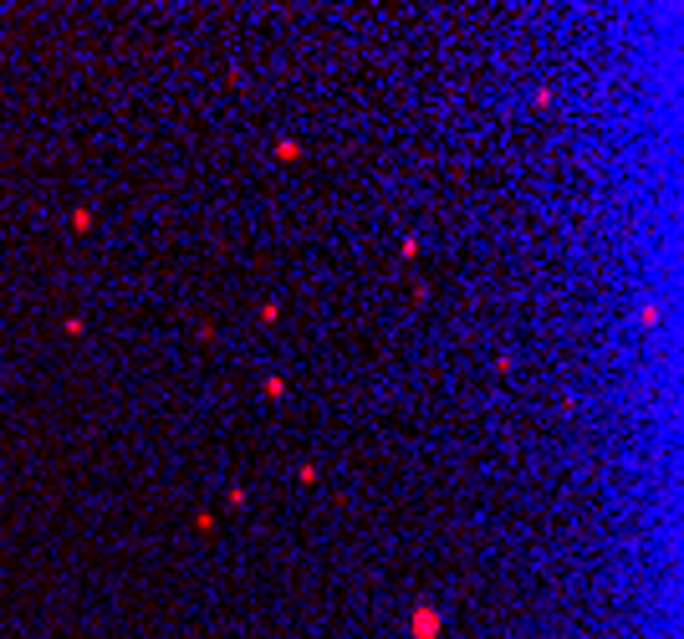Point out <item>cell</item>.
Here are the masks:
<instances>
[{"label":"cell","instance_id":"1","mask_svg":"<svg viewBox=\"0 0 684 639\" xmlns=\"http://www.w3.org/2000/svg\"><path fill=\"white\" fill-rule=\"evenodd\" d=\"M439 629H444V614L429 604V598H419V604L409 609V634L414 639H439Z\"/></svg>","mask_w":684,"mask_h":639},{"label":"cell","instance_id":"2","mask_svg":"<svg viewBox=\"0 0 684 639\" xmlns=\"http://www.w3.org/2000/svg\"><path fill=\"white\" fill-rule=\"evenodd\" d=\"M92 225H97V220H92V210H82V205H77V210H72V230H77V236H87Z\"/></svg>","mask_w":684,"mask_h":639},{"label":"cell","instance_id":"3","mask_svg":"<svg viewBox=\"0 0 684 639\" xmlns=\"http://www.w3.org/2000/svg\"><path fill=\"white\" fill-rule=\"evenodd\" d=\"M276 159H286V164H292V159H301V143H292V138H281V143H276Z\"/></svg>","mask_w":684,"mask_h":639},{"label":"cell","instance_id":"4","mask_svg":"<svg viewBox=\"0 0 684 639\" xmlns=\"http://www.w3.org/2000/svg\"><path fill=\"white\" fill-rule=\"evenodd\" d=\"M638 322H643V328H654V322H659V302H643L638 307Z\"/></svg>","mask_w":684,"mask_h":639},{"label":"cell","instance_id":"5","mask_svg":"<svg viewBox=\"0 0 684 639\" xmlns=\"http://www.w3.org/2000/svg\"><path fill=\"white\" fill-rule=\"evenodd\" d=\"M399 256H403V261H414V256H419V236H403V246H399Z\"/></svg>","mask_w":684,"mask_h":639},{"label":"cell","instance_id":"6","mask_svg":"<svg viewBox=\"0 0 684 639\" xmlns=\"http://www.w3.org/2000/svg\"><path fill=\"white\" fill-rule=\"evenodd\" d=\"M286 394V379H266V399H281Z\"/></svg>","mask_w":684,"mask_h":639}]
</instances>
